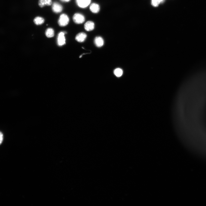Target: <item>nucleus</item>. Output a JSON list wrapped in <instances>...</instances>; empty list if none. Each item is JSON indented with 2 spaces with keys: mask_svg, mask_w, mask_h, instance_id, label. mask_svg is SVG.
I'll return each mask as SVG.
<instances>
[{
  "mask_svg": "<svg viewBox=\"0 0 206 206\" xmlns=\"http://www.w3.org/2000/svg\"><path fill=\"white\" fill-rule=\"evenodd\" d=\"M69 21V19L68 16L65 14L61 15L58 19V23L59 26L64 27L67 25Z\"/></svg>",
  "mask_w": 206,
  "mask_h": 206,
  "instance_id": "nucleus-1",
  "label": "nucleus"
},
{
  "mask_svg": "<svg viewBox=\"0 0 206 206\" xmlns=\"http://www.w3.org/2000/svg\"><path fill=\"white\" fill-rule=\"evenodd\" d=\"M72 19L74 22L77 24H82L85 21L84 16L79 13L75 14L73 16Z\"/></svg>",
  "mask_w": 206,
  "mask_h": 206,
  "instance_id": "nucleus-2",
  "label": "nucleus"
},
{
  "mask_svg": "<svg viewBox=\"0 0 206 206\" xmlns=\"http://www.w3.org/2000/svg\"><path fill=\"white\" fill-rule=\"evenodd\" d=\"M66 32H62L59 33L57 37V44L59 46H62L65 44L66 39L65 35Z\"/></svg>",
  "mask_w": 206,
  "mask_h": 206,
  "instance_id": "nucleus-3",
  "label": "nucleus"
},
{
  "mask_svg": "<svg viewBox=\"0 0 206 206\" xmlns=\"http://www.w3.org/2000/svg\"><path fill=\"white\" fill-rule=\"evenodd\" d=\"M76 3L78 7L85 8L90 4L91 0H76Z\"/></svg>",
  "mask_w": 206,
  "mask_h": 206,
  "instance_id": "nucleus-4",
  "label": "nucleus"
},
{
  "mask_svg": "<svg viewBox=\"0 0 206 206\" xmlns=\"http://www.w3.org/2000/svg\"><path fill=\"white\" fill-rule=\"evenodd\" d=\"M52 10L54 13H59L62 11L63 10V7L59 3L57 2H54L52 5Z\"/></svg>",
  "mask_w": 206,
  "mask_h": 206,
  "instance_id": "nucleus-5",
  "label": "nucleus"
},
{
  "mask_svg": "<svg viewBox=\"0 0 206 206\" xmlns=\"http://www.w3.org/2000/svg\"><path fill=\"white\" fill-rule=\"evenodd\" d=\"M95 25L93 22L89 21L85 23L84 25V29L87 31H90L94 28Z\"/></svg>",
  "mask_w": 206,
  "mask_h": 206,
  "instance_id": "nucleus-6",
  "label": "nucleus"
},
{
  "mask_svg": "<svg viewBox=\"0 0 206 206\" xmlns=\"http://www.w3.org/2000/svg\"><path fill=\"white\" fill-rule=\"evenodd\" d=\"M95 45L98 47H101L104 44V39L100 37H97L95 38L94 40Z\"/></svg>",
  "mask_w": 206,
  "mask_h": 206,
  "instance_id": "nucleus-7",
  "label": "nucleus"
},
{
  "mask_svg": "<svg viewBox=\"0 0 206 206\" xmlns=\"http://www.w3.org/2000/svg\"><path fill=\"white\" fill-rule=\"evenodd\" d=\"M87 38L86 34L84 33L81 32L78 34L75 37L76 40L79 43L84 42Z\"/></svg>",
  "mask_w": 206,
  "mask_h": 206,
  "instance_id": "nucleus-8",
  "label": "nucleus"
},
{
  "mask_svg": "<svg viewBox=\"0 0 206 206\" xmlns=\"http://www.w3.org/2000/svg\"><path fill=\"white\" fill-rule=\"evenodd\" d=\"M90 11L93 13H98L100 10V7L98 5L95 3H92L90 6Z\"/></svg>",
  "mask_w": 206,
  "mask_h": 206,
  "instance_id": "nucleus-9",
  "label": "nucleus"
},
{
  "mask_svg": "<svg viewBox=\"0 0 206 206\" xmlns=\"http://www.w3.org/2000/svg\"><path fill=\"white\" fill-rule=\"evenodd\" d=\"M52 4V0H39L38 4L41 8L45 6H50Z\"/></svg>",
  "mask_w": 206,
  "mask_h": 206,
  "instance_id": "nucleus-10",
  "label": "nucleus"
},
{
  "mask_svg": "<svg viewBox=\"0 0 206 206\" xmlns=\"http://www.w3.org/2000/svg\"><path fill=\"white\" fill-rule=\"evenodd\" d=\"M54 34V31L52 28H48L46 31L45 35L48 38H51L53 37Z\"/></svg>",
  "mask_w": 206,
  "mask_h": 206,
  "instance_id": "nucleus-11",
  "label": "nucleus"
},
{
  "mask_svg": "<svg viewBox=\"0 0 206 206\" xmlns=\"http://www.w3.org/2000/svg\"><path fill=\"white\" fill-rule=\"evenodd\" d=\"M45 21L44 19L41 17H37L34 20V23L37 25H41L43 24Z\"/></svg>",
  "mask_w": 206,
  "mask_h": 206,
  "instance_id": "nucleus-12",
  "label": "nucleus"
},
{
  "mask_svg": "<svg viewBox=\"0 0 206 206\" xmlns=\"http://www.w3.org/2000/svg\"><path fill=\"white\" fill-rule=\"evenodd\" d=\"M123 70H122L119 68L115 69L114 71V74L117 77L121 76L123 74Z\"/></svg>",
  "mask_w": 206,
  "mask_h": 206,
  "instance_id": "nucleus-13",
  "label": "nucleus"
},
{
  "mask_svg": "<svg viewBox=\"0 0 206 206\" xmlns=\"http://www.w3.org/2000/svg\"><path fill=\"white\" fill-rule=\"evenodd\" d=\"M160 4L158 0H152V5L155 7H158Z\"/></svg>",
  "mask_w": 206,
  "mask_h": 206,
  "instance_id": "nucleus-14",
  "label": "nucleus"
},
{
  "mask_svg": "<svg viewBox=\"0 0 206 206\" xmlns=\"http://www.w3.org/2000/svg\"><path fill=\"white\" fill-rule=\"evenodd\" d=\"M3 136L2 133L0 132V145H1L3 141Z\"/></svg>",
  "mask_w": 206,
  "mask_h": 206,
  "instance_id": "nucleus-15",
  "label": "nucleus"
},
{
  "mask_svg": "<svg viewBox=\"0 0 206 206\" xmlns=\"http://www.w3.org/2000/svg\"><path fill=\"white\" fill-rule=\"evenodd\" d=\"M60 1L64 2H68L70 1V0H60Z\"/></svg>",
  "mask_w": 206,
  "mask_h": 206,
  "instance_id": "nucleus-16",
  "label": "nucleus"
},
{
  "mask_svg": "<svg viewBox=\"0 0 206 206\" xmlns=\"http://www.w3.org/2000/svg\"><path fill=\"white\" fill-rule=\"evenodd\" d=\"M158 1L160 2V3H163L164 1V0H158Z\"/></svg>",
  "mask_w": 206,
  "mask_h": 206,
  "instance_id": "nucleus-17",
  "label": "nucleus"
}]
</instances>
